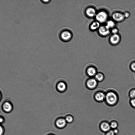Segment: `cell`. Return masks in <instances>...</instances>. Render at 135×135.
<instances>
[{
  "label": "cell",
  "instance_id": "25",
  "mask_svg": "<svg viewBox=\"0 0 135 135\" xmlns=\"http://www.w3.org/2000/svg\"><path fill=\"white\" fill-rule=\"evenodd\" d=\"M131 68L132 70L135 71V62L132 63L131 65Z\"/></svg>",
  "mask_w": 135,
  "mask_h": 135
},
{
  "label": "cell",
  "instance_id": "5",
  "mask_svg": "<svg viewBox=\"0 0 135 135\" xmlns=\"http://www.w3.org/2000/svg\"><path fill=\"white\" fill-rule=\"evenodd\" d=\"M2 108L4 112H10L13 108V105L11 102L8 99H5L3 101L1 105Z\"/></svg>",
  "mask_w": 135,
  "mask_h": 135
},
{
  "label": "cell",
  "instance_id": "22",
  "mask_svg": "<svg viewBox=\"0 0 135 135\" xmlns=\"http://www.w3.org/2000/svg\"><path fill=\"white\" fill-rule=\"evenodd\" d=\"M130 96L132 98H135V90L131 91L130 93Z\"/></svg>",
  "mask_w": 135,
  "mask_h": 135
},
{
  "label": "cell",
  "instance_id": "12",
  "mask_svg": "<svg viewBox=\"0 0 135 135\" xmlns=\"http://www.w3.org/2000/svg\"><path fill=\"white\" fill-rule=\"evenodd\" d=\"M105 94L103 91H99L96 93L94 95L95 100L97 102H101L105 99Z\"/></svg>",
  "mask_w": 135,
  "mask_h": 135
},
{
  "label": "cell",
  "instance_id": "17",
  "mask_svg": "<svg viewBox=\"0 0 135 135\" xmlns=\"http://www.w3.org/2000/svg\"><path fill=\"white\" fill-rule=\"evenodd\" d=\"M65 118L67 123H71L74 120V117L72 115L70 114L66 115Z\"/></svg>",
  "mask_w": 135,
  "mask_h": 135
},
{
  "label": "cell",
  "instance_id": "9",
  "mask_svg": "<svg viewBox=\"0 0 135 135\" xmlns=\"http://www.w3.org/2000/svg\"><path fill=\"white\" fill-rule=\"evenodd\" d=\"M112 17L114 21L119 22L123 21L125 18L123 13L118 12L113 13Z\"/></svg>",
  "mask_w": 135,
  "mask_h": 135
},
{
  "label": "cell",
  "instance_id": "19",
  "mask_svg": "<svg viewBox=\"0 0 135 135\" xmlns=\"http://www.w3.org/2000/svg\"><path fill=\"white\" fill-rule=\"evenodd\" d=\"M110 125L111 128L113 129H115L118 126L117 123L114 121L111 122L110 123Z\"/></svg>",
  "mask_w": 135,
  "mask_h": 135
},
{
  "label": "cell",
  "instance_id": "6",
  "mask_svg": "<svg viewBox=\"0 0 135 135\" xmlns=\"http://www.w3.org/2000/svg\"><path fill=\"white\" fill-rule=\"evenodd\" d=\"M98 31L99 34L102 37L107 36L109 34L110 32V29L106 25L100 26Z\"/></svg>",
  "mask_w": 135,
  "mask_h": 135
},
{
  "label": "cell",
  "instance_id": "20",
  "mask_svg": "<svg viewBox=\"0 0 135 135\" xmlns=\"http://www.w3.org/2000/svg\"><path fill=\"white\" fill-rule=\"evenodd\" d=\"M118 31V29L115 28H112L111 32L112 34H117Z\"/></svg>",
  "mask_w": 135,
  "mask_h": 135
},
{
  "label": "cell",
  "instance_id": "27",
  "mask_svg": "<svg viewBox=\"0 0 135 135\" xmlns=\"http://www.w3.org/2000/svg\"><path fill=\"white\" fill-rule=\"evenodd\" d=\"M113 131L115 134H117L118 132V130L116 129H114Z\"/></svg>",
  "mask_w": 135,
  "mask_h": 135
},
{
  "label": "cell",
  "instance_id": "15",
  "mask_svg": "<svg viewBox=\"0 0 135 135\" xmlns=\"http://www.w3.org/2000/svg\"><path fill=\"white\" fill-rule=\"evenodd\" d=\"M87 74L89 76L92 77L95 76L97 73L96 68L93 66H90L86 70Z\"/></svg>",
  "mask_w": 135,
  "mask_h": 135
},
{
  "label": "cell",
  "instance_id": "10",
  "mask_svg": "<svg viewBox=\"0 0 135 135\" xmlns=\"http://www.w3.org/2000/svg\"><path fill=\"white\" fill-rule=\"evenodd\" d=\"M56 88L57 91L59 92H63L66 90L67 85L65 82L60 80L56 83Z\"/></svg>",
  "mask_w": 135,
  "mask_h": 135
},
{
  "label": "cell",
  "instance_id": "3",
  "mask_svg": "<svg viewBox=\"0 0 135 135\" xmlns=\"http://www.w3.org/2000/svg\"><path fill=\"white\" fill-rule=\"evenodd\" d=\"M96 7L92 4H89L84 9V13L87 17L92 18L95 17L97 12Z\"/></svg>",
  "mask_w": 135,
  "mask_h": 135
},
{
  "label": "cell",
  "instance_id": "7",
  "mask_svg": "<svg viewBox=\"0 0 135 135\" xmlns=\"http://www.w3.org/2000/svg\"><path fill=\"white\" fill-rule=\"evenodd\" d=\"M98 81L94 78H90L88 79L86 82V87L90 89H94L97 86Z\"/></svg>",
  "mask_w": 135,
  "mask_h": 135
},
{
  "label": "cell",
  "instance_id": "21",
  "mask_svg": "<svg viewBox=\"0 0 135 135\" xmlns=\"http://www.w3.org/2000/svg\"><path fill=\"white\" fill-rule=\"evenodd\" d=\"M113 131L112 130H110L105 133V135H115Z\"/></svg>",
  "mask_w": 135,
  "mask_h": 135
},
{
  "label": "cell",
  "instance_id": "13",
  "mask_svg": "<svg viewBox=\"0 0 135 135\" xmlns=\"http://www.w3.org/2000/svg\"><path fill=\"white\" fill-rule=\"evenodd\" d=\"M67 123L65 118L61 117L58 119L56 121V124L57 127L60 128H63L65 127Z\"/></svg>",
  "mask_w": 135,
  "mask_h": 135
},
{
  "label": "cell",
  "instance_id": "23",
  "mask_svg": "<svg viewBox=\"0 0 135 135\" xmlns=\"http://www.w3.org/2000/svg\"><path fill=\"white\" fill-rule=\"evenodd\" d=\"M123 14L125 18H127L130 15L129 13L128 12H125L123 13Z\"/></svg>",
  "mask_w": 135,
  "mask_h": 135
},
{
  "label": "cell",
  "instance_id": "24",
  "mask_svg": "<svg viewBox=\"0 0 135 135\" xmlns=\"http://www.w3.org/2000/svg\"><path fill=\"white\" fill-rule=\"evenodd\" d=\"M132 105L134 107H135V98H133L131 101Z\"/></svg>",
  "mask_w": 135,
  "mask_h": 135
},
{
  "label": "cell",
  "instance_id": "18",
  "mask_svg": "<svg viewBox=\"0 0 135 135\" xmlns=\"http://www.w3.org/2000/svg\"><path fill=\"white\" fill-rule=\"evenodd\" d=\"M109 29L114 28L115 25L114 21L112 20L107 21L105 25Z\"/></svg>",
  "mask_w": 135,
  "mask_h": 135
},
{
  "label": "cell",
  "instance_id": "28",
  "mask_svg": "<svg viewBox=\"0 0 135 135\" xmlns=\"http://www.w3.org/2000/svg\"><path fill=\"white\" fill-rule=\"evenodd\" d=\"M0 135H1L2 134L3 132V129L1 127H0Z\"/></svg>",
  "mask_w": 135,
  "mask_h": 135
},
{
  "label": "cell",
  "instance_id": "2",
  "mask_svg": "<svg viewBox=\"0 0 135 135\" xmlns=\"http://www.w3.org/2000/svg\"><path fill=\"white\" fill-rule=\"evenodd\" d=\"M108 16L107 11L104 8H102L97 11L95 17V20L100 23H103L107 21Z\"/></svg>",
  "mask_w": 135,
  "mask_h": 135
},
{
  "label": "cell",
  "instance_id": "16",
  "mask_svg": "<svg viewBox=\"0 0 135 135\" xmlns=\"http://www.w3.org/2000/svg\"><path fill=\"white\" fill-rule=\"evenodd\" d=\"M104 76L103 74L101 73H98L95 76V78L98 81H101L104 79Z\"/></svg>",
  "mask_w": 135,
  "mask_h": 135
},
{
  "label": "cell",
  "instance_id": "30",
  "mask_svg": "<svg viewBox=\"0 0 135 135\" xmlns=\"http://www.w3.org/2000/svg\"><path fill=\"white\" fill-rule=\"evenodd\" d=\"M3 119L2 118H0V122H2L3 121Z\"/></svg>",
  "mask_w": 135,
  "mask_h": 135
},
{
  "label": "cell",
  "instance_id": "11",
  "mask_svg": "<svg viewBox=\"0 0 135 135\" xmlns=\"http://www.w3.org/2000/svg\"><path fill=\"white\" fill-rule=\"evenodd\" d=\"M120 40V36L118 34H112L110 36L109 39L110 43L114 45L118 44Z\"/></svg>",
  "mask_w": 135,
  "mask_h": 135
},
{
  "label": "cell",
  "instance_id": "26",
  "mask_svg": "<svg viewBox=\"0 0 135 135\" xmlns=\"http://www.w3.org/2000/svg\"><path fill=\"white\" fill-rule=\"evenodd\" d=\"M41 1L43 3H47L49 2L50 0H41Z\"/></svg>",
  "mask_w": 135,
  "mask_h": 135
},
{
  "label": "cell",
  "instance_id": "29",
  "mask_svg": "<svg viewBox=\"0 0 135 135\" xmlns=\"http://www.w3.org/2000/svg\"><path fill=\"white\" fill-rule=\"evenodd\" d=\"M2 98V93L1 91L0 93V100H1Z\"/></svg>",
  "mask_w": 135,
  "mask_h": 135
},
{
  "label": "cell",
  "instance_id": "8",
  "mask_svg": "<svg viewBox=\"0 0 135 135\" xmlns=\"http://www.w3.org/2000/svg\"><path fill=\"white\" fill-rule=\"evenodd\" d=\"M99 128L101 131L105 133L110 130V123L106 121L102 122L99 125Z\"/></svg>",
  "mask_w": 135,
  "mask_h": 135
},
{
  "label": "cell",
  "instance_id": "1",
  "mask_svg": "<svg viewBox=\"0 0 135 135\" xmlns=\"http://www.w3.org/2000/svg\"><path fill=\"white\" fill-rule=\"evenodd\" d=\"M58 36L61 40L64 42H67L72 39L73 33L71 30L69 28H64L60 31Z\"/></svg>",
  "mask_w": 135,
  "mask_h": 135
},
{
  "label": "cell",
  "instance_id": "4",
  "mask_svg": "<svg viewBox=\"0 0 135 135\" xmlns=\"http://www.w3.org/2000/svg\"><path fill=\"white\" fill-rule=\"evenodd\" d=\"M117 97L115 94L110 91L105 94V100L107 103L109 105H112L116 102Z\"/></svg>",
  "mask_w": 135,
  "mask_h": 135
},
{
  "label": "cell",
  "instance_id": "14",
  "mask_svg": "<svg viewBox=\"0 0 135 135\" xmlns=\"http://www.w3.org/2000/svg\"><path fill=\"white\" fill-rule=\"evenodd\" d=\"M100 26V23L96 20L92 21L89 25V28L91 31L98 30Z\"/></svg>",
  "mask_w": 135,
  "mask_h": 135
}]
</instances>
